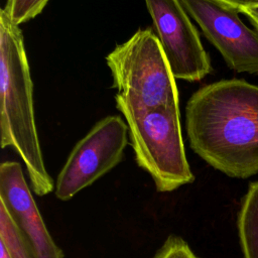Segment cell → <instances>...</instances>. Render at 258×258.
I'll return each mask as SVG.
<instances>
[{
	"instance_id": "1",
	"label": "cell",
	"mask_w": 258,
	"mask_h": 258,
	"mask_svg": "<svg viewBox=\"0 0 258 258\" xmlns=\"http://www.w3.org/2000/svg\"><path fill=\"white\" fill-rule=\"evenodd\" d=\"M190 148L231 177L258 174V86L221 80L197 90L185 107Z\"/></svg>"
},
{
	"instance_id": "2",
	"label": "cell",
	"mask_w": 258,
	"mask_h": 258,
	"mask_svg": "<svg viewBox=\"0 0 258 258\" xmlns=\"http://www.w3.org/2000/svg\"><path fill=\"white\" fill-rule=\"evenodd\" d=\"M1 147L13 148L24 162L34 194L45 196L54 183L48 174L37 134L33 85L19 25L0 11Z\"/></svg>"
},
{
	"instance_id": "3",
	"label": "cell",
	"mask_w": 258,
	"mask_h": 258,
	"mask_svg": "<svg viewBox=\"0 0 258 258\" xmlns=\"http://www.w3.org/2000/svg\"><path fill=\"white\" fill-rule=\"evenodd\" d=\"M119 111L178 106V89L157 35L140 28L106 56Z\"/></svg>"
},
{
	"instance_id": "4",
	"label": "cell",
	"mask_w": 258,
	"mask_h": 258,
	"mask_svg": "<svg viewBox=\"0 0 258 258\" xmlns=\"http://www.w3.org/2000/svg\"><path fill=\"white\" fill-rule=\"evenodd\" d=\"M120 112L128 126L135 161L149 173L157 191H173L195 180L185 155L179 106Z\"/></svg>"
},
{
	"instance_id": "5",
	"label": "cell",
	"mask_w": 258,
	"mask_h": 258,
	"mask_svg": "<svg viewBox=\"0 0 258 258\" xmlns=\"http://www.w3.org/2000/svg\"><path fill=\"white\" fill-rule=\"evenodd\" d=\"M128 144L127 123L117 115L107 116L75 145L55 183V197L69 201L113 169Z\"/></svg>"
},
{
	"instance_id": "6",
	"label": "cell",
	"mask_w": 258,
	"mask_h": 258,
	"mask_svg": "<svg viewBox=\"0 0 258 258\" xmlns=\"http://www.w3.org/2000/svg\"><path fill=\"white\" fill-rule=\"evenodd\" d=\"M156 35L175 79L199 82L212 71L200 34L180 0H145Z\"/></svg>"
},
{
	"instance_id": "7",
	"label": "cell",
	"mask_w": 258,
	"mask_h": 258,
	"mask_svg": "<svg viewBox=\"0 0 258 258\" xmlns=\"http://www.w3.org/2000/svg\"><path fill=\"white\" fill-rule=\"evenodd\" d=\"M228 67L258 75V32L246 26L239 11L218 0H180Z\"/></svg>"
},
{
	"instance_id": "8",
	"label": "cell",
	"mask_w": 258,
	"mask_h": 258,
	"mask_svg": "<svg viewBox=\"0 0 258 258\" xmlns=\"http://www.w3.org/2000/svg\"><path fill=\"white\" fill-rule=\"evenodd\" d=\"M0 204L11 216L37 258H63L51 238L26 182L20 163L0 165Z\"/></svg>"
},
{
	"instance_id": "9",
	"label": "cell",
	"mask_w": 258,
	"mask_h": 258,
	"mask_svg": "<svg viewBox=\"0 0 258 258\" xmlns=\"http://www.w3.org/2000/svg\"><path fill=\"white\" fill-rule=\"evenodd\" d=\"M237 224L244 258H258V180L243 198Z\"/></svg>"
},
{
	"instance_id": "10",
	"label": "cell",
	"mask_w": 258,
	"mask_h": 258,
	"mask_svg": "<svg viewBox=\"0 0 258 258\" xmlns=\"http://www.w3.org/2000/svg\"><path fill=\"white\" fill-rule=\"evenodd\" d=\"M0 242L5 245L11 258H37L2 204H0Z\"/></svg>"
},
{
	"instance_id": "11",
	"label": "cell",
	"mask_w": 258,
	"mask_h": 258,
	"mask_svg": "<svg viewBox=\"0 0 258 258\" xmlns=\"http://www.w3.org/2000/svg\"><path fill=\"white\" fill-rule=\"evenodd\" d=\"M49 0H7L4 11L10 20L20 25L42 12Z\"/></svg>"
},
{
	"instance_id": "12",
	"label": "cell",
	"mask_w": 258,
	"mask_h": 258,
	"mask_svg": "<svg viewBox=\"0 0 258 258\" xmlns=\"http://www.w3.org/2000/svg\"><path fill=\"white\" fill-rule=\"evenodd\" d=\"M153 258H198L188 244L180 237L171 235L155 253Z\"/></svg>"
},
{
	"instance_id": "13",
	"label": "cell",
	"mask_w": 258,
	"mask_h": 258,
	"mask_svg": "<svg viewBox=\"0 0 258 258\" xmlns=\"http://www.w3.org/2000/svg\"><path fill=\"white\" fill-rule=\"evenodd\" d=\"M218 1L223 2L227 5H230L234 8H236L238 11H239V9H241L243 7L258 5V0H218Z\"/></svg>"
},
{
	"instance_id": "14",
	"label": "cell",
	"mask_w": 258,
	"mask_h": 258,
	"mask_svg": "<svg viewBox=\"0 0 258 258\" xmlns=\"http://www.w3.org/2000/svg\"><path fill=\"white\" fill-rule=\"evenodd\" d=\"M239 12L245 14L258 30V5L243 7L241 9H239Z\"/></svg>"
},
{
	"instance_id": "15",
	"label": "cell",
	"mask_w": 258,
	"mask_h": 258,
	"mask_svg": "<svg viewBox=\"0 0 258 258\" xmlns=\"http://www.w3.org/2000/svg\"><path fill=\"white\" fill-rule=\"evenodd\" d=\"M0 244H1V250H0V258H11V256H10V254H9V252H8V250H7V248L5 247V245L3 244V243H1L0 242Z\"/></svg>"
}]
</instances>
